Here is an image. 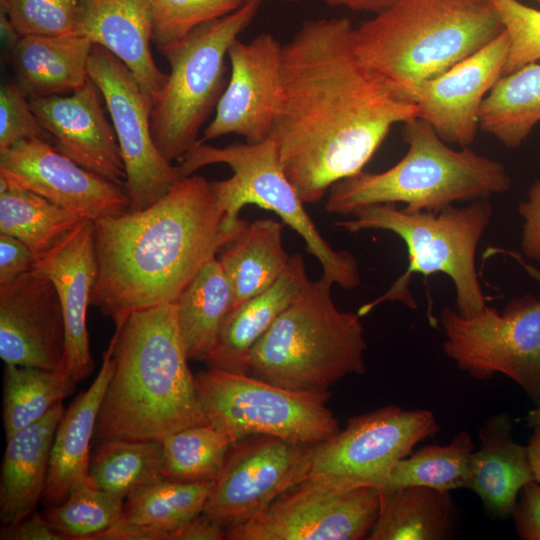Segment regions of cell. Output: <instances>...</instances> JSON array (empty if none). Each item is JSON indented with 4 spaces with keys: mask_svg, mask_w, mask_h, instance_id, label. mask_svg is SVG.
Masks as SVG:
<instances>
[{
    "mask_svg": "<svg viewBox=\"0 0 540 540\" xmlns=\"http://www.w3.org/2000/svg\"><path fill=\"white\" fill-rule=\"evenodd\" d=\"M347 17L309 19L282 45L270 138L304 203L361 171L393 126L418 117L356 55Z\"/></svg>",
    "mask_w": 540,
    "mask_h": 540,
    "instance_id": "obj_1",
    "label": "cell"
},
{
    "mask_svg": "<svg viewBox=\"0 0 540 540\" xmlns=\"http://www.w3.org/2000/svg\"><path fill=\"white\" fill-rule=\"evenodd\" d=\"M224 218L211 182L193 174L148 208L94 222L91 304L116 324L132 312L174 303L239 233L227 232Z\"/></svg>",
    "mask_w": 540,
    "mask_h": 540,
    "instance_id": "obj_2",
    "label": "cell"
},
{
    "mask_svg": "<svg viewBox=\"0 0 540 540\" xmlns=\"http://www.w3.org/2000/svg\"><path fill=\"white\" fill-rule=\"evenodd\" d=\"M114 371L94 438L162 441L207 423L179 333L175 303L132 312L115 324Z\"/></svg>",
    "mask_w": 540,
    "mask_h": 540,
    "instance_id": "obj_3",
    "label": "cell"
},
{
    "mask_svg": "<svg viewBox=\"0 0 540 540\" xmlns=\"http://www.w3.org/2000/svg\"><path fill=\"white\" fill-rule=\"evenodd\" d=\"M504 28L490 0H394L354 27L358 58L409 99L489 44Z\"/></svg>",
    "mask_w": 540,
    "mask_h": 540,
    "instance_id": "obj_4",
    "label": "cell"
},
{
    "mask_svg": "<svg viewBox=\"0 0 540 540\" xmlns=\"http://www.w3.org/2000/svg\"><path fill=\"white\" fill-rule=\"evenodd\" d=\"M404 157L382 172L361 171L333 184L325 203L331 214L348 216L378 203H404L411 210L439 212L457 202L488 200L512 186L504 164L468 147L447 146L424 120L403 124Z\"/></svg>",
    "mask_w": 540,
    "mask_h": 540,
    "instance_id": "obj_5",
    "label": "cell"
},
{
    "mask_svg": "<svg viewBox=\"0 0 540 540\" xmlns=\"http://www.w3.org/2000/svg\"><path fill=\"white\" fill-rule=\"evenodd\" d=\"M334 283L322 275L275 320L251 349L246 374L296 391H328L366 371L361 316L335 305Z\"/></svg>",
    "mask_w": 540,
    "mask_h": 540,
    "instance_id": "obj_6",
    "label": "cell"
},
{
    "mask_svg": "<svg viewBox=\"0 0 540 540\" xmlns=\"http://www.w3.org/2000/svg\"><path fill=\"white\" fill-rule=\"evenodd\" d=\"M350 218L337 221L340 230L356 233L385 230L395 233L405 243L408 267L390 288L375 300L362 305V317L386 301H399L416 308L409 285L412 275L444 273L455 288L456 310L463 316L482 311L486 299L476 269L477 246L487 230L493 207L488 200H475L464 206L450 205L439 212L398 208L394 203L359 207Z\"/></svg>",
    "mask_w": 540,
    "mask_h": 540,
    "instance_id": "obj_7",
    "label": "cell"
},
{
    "mask_svg": "<svg viewBox=\"0 0 540 540\" xmlns=\"http://www.w3.org/2000/svg\"><path fill=\"white\" fill-rule=\"evenodd\" d=\"M182 178L202 167L226 164L233 174L211 182V188L225 213L224 228L237 234L246 220L239 217L249 204L275 212L305 241L306 251L321 264L323 275L345 290L359 286L361 275L356 258L348 251L335 250L320 234L304 202L287 177L274 141L235 142L224 147L197 143L180 160Z\"/></svg>",
    "mask_w": 540,
    "mask_h": 540,
    "instance_id": "obj_8",
    "label": "cell"
},
{
    "mask_svg": "<svg viewBox=\"0 0 540 540\" xmlns=\"http://www.w3.org/2000/svg\"><path fill=\"white\" fill-rule=\"evenodd\" d=\"M262 0H249L236 11L195 28L158 47L170 66L162 90L153 97L151 129L169 161L180 160L199 140V131L227 85L225 59L232 43L255 18Z\"/></svg>",
    "mask_w": 540,
    "mask_h": 540,
    "instance_id": "obj_9",
    "label": "cell"
},
{
    "mask_svg": "<svg viewBox=\"0 0 540 540\" xmlns=\"http://www.w3.org/2000/svg\"><path fill=\"white\" fill-rule=\"evenodd\" d=\"M515 259L540 287V268L514 251L493 249ZM438 321L445 335L444 354L477 380L497 374L508 377L540 403V297L512 299L500 313L485 306L472 316L445 306Z\"/></svg>",
    "mask_w": 540,
    "mask_h": 540,
    "instance_id": "obj_10",
    "label": "cell"
},
{
    "mask_svg": "<svg viewBox=\"0 0 540 540\" xmlns=\"http://www.w3.org/2000/svg\"><path fill=\"white\" fill-rule=\"evenodd\" d=\"M208 422L234 442L251 435L323 442L339 431L328 391H296L248 374L209 367L195 375Z\"/></svg>",
    "mask_w": 540,
    "mask_h": 540,
    "instance_id": "obj_11",
    "label": "cell"
},
{
    "mask_svg": "<svg viewBox=\"0 0 540 540\" xmlns=\"http://www.w3.org/2000/svg\"><path fill=\"white\" fill-rule=\"evenodd\" d=\"M380 508V490L349 488L308 477L264 511L226 529L228 540H359L368 538Z\"/></svg>",
    "mask_w": 540,
    "mask_h": 540,
    "instance_id": "obj_12",
    "label": "cell"
},
{
    "mask_svg": "<svg viewBox=\"0 0 540 540\" xmlns=\"http://www.w3.org/2000/svg\"><path fill=\"white\" fill-rule=\"evenodd\" d=\"M440 429L432 411L386 406L348 419L314 448L309 477L383 489L394 465Z\"/></svg>",
    "mask_w": 540,
    "mask_h": 540,
    "instance_id": "obj_13",
    "label": "cell"
},
{
    "mask_svg": "<svg viewBox=\"0 0 540 540\" xmlns=\"http://www.w3.org/2000/svg\"><path fill=\"white\" fill-rule=\"evenodd\" d=\"M88 72L99 88L116 132L126 169L129 212L150 207L182 179L178 166L158 150L151 129L153 99L127 66L93 44Z\"/></svg>",
    "mask_w": 540,
    "mask_h": 540,
    "instance_id": "obj_14",
    "label": "cell"
},
{
    "mask_svg": "<svg viewBox=\"0 0 540 540\" xmlns=\"http://www.w3.org/2000/svg\"><path fill=\"white\" fill-rule=\"evenodd\" d=\"M316 444L270 435L238 440L214 480L203 513L226 529L261 513L309 477Z\"/></svg>",
    "mask_w": 540,
    "mask_h": 540,
    "instance_id": "obj_15",
    "label": "cell"
},
{
    "mask_svg": "<svg viewBox=\"0 0 540 540\" xmlns=\"http://www.w3.org/2000/svg\"><path fill=\"white\" fill-rule=\"evenodd\" d=\"M0 179L93 222L129 209L123 187L80 166L41 138L24 139L1 152Z\"/></svg>",
    "mask_w": 540,
    "mask_h": 540,
    "instance_id": "obj_16",
    "label": "cell"
},
{
    "mask_svg": "<svg viewBox=\"0 0 540 540\" xmlns=\"http://www.w3.org/2000/svg\"><path fill=\"white\" fill-rule=\"evenodd\" d=\"M282 45L270 33L248 42L235 40L229 48L230 78L213 120L198 142L236 134L248 143L270 137L281 74Z\"/></svg>",
    "mask_w": 540,
    "mask_h": 540,
    "instance_id": "obj_17",
    "label": "cell"
},
{
    "mask_svg": "<svg viewBox=\"0 0 540 540\" xmlns=\"http://www.w3.org/2000/svg\"><path fill=\"white\" fill-rule=\"evenodd\" d=\"M62 306L51 280L36 268L0 285V357L5 364L65 372Z\"/></svg>",
    "mask_w": 540,
    "mask_h": 540,
    "instance_id": "obj_18",
    "label": "cell"
},
{
    "mask_svg": "<svg viewBox=\"0 0 540 540\" xmlns=\"http://www.w3.org/2000/svg\"><path fill=\"white\" fill-rule=\"evenodd\" d=\"M509 50L505 30L482 49L441 75L424 81L410 95L418 118L446 143L471 145L479 129L484 98L503 76Z\"/></svg>",
    "mask_w": 540,
    "mask_h": 540,
    "instance_id": "obj_19",
    "label": "cell"
},
{
    "mask_svg": "<svg viewBox=\"0 0 540 540\" xmlns=\"http://www.w3.org/2000/svg\"><path fill=\"white\" fill-rule=\"evenodd\" d=\"M103 96L89 79L68 96L29 99L55 147L89 171L125 188L126 169L118 138L102 107Z\"/></svg>",
    "mask_w": 540,
    "mask_h": 540,
    "instance_id": "obj_20",
    "label": "cell"
},
{
    "mask_svg": "<svg viewBox=\"0 0 540 540\" xmlns=\"http://www.w3.org/2000/svg\"><path fill=\"white\" fill-rule=\"evenodd\" d=\"M34 268L45 274L57 291L65 322V373L77 385L94 369L86 323L97 274L94 222L84 221L39 258Z\"/></svg>",
    "mask_w": 540,
    "mask_h": 540,
    "instance_id": "obj_21",
    "label": "cell"
},
{
    "mask_svg": "<svg viewBox=\"0 0 540 540\" xmlns=\"http://www.w3.org/2000/svg\"><path fill=\"white\" fill-rule=\"evenodd\" d=\"M74 33L117 57L152 99L166 84L168 74L157 67L151 51L150 0H81Z\"/></svg>",
    "mask_w": 540,
    "mask_h": 540,
    "instance_id": "obj_22",
    "label": "cell"
},
{
    "mask_svg": "<svg viewBox=\"0 0 540 540\" xmlns=\"http://www.w3.org/2000/svg\"><path fill=\"white\" fill-rule=\"evenodd\" d=\"M478 435L480 446L471 455L468 489L491 517L506 520L512 517L523 487L535 481L527 445L514 440L507 413L488 417Z\"/></svg>",
    "mask_w": 540,
    "mask_h": 540,
    "instance_id": "obj_23",
    "label": "cell"
},
{
    "mask_svg": "<svg viewBox=\"0 0 540 540\" xmlns=\"http://www.w3.org/2000/svg\"><path fill=\"white\" fill-rule=\"evenodd\" d=\"M308 282L303 256L299 253L291 255L287 270L270 288L230 311L205 360L208 367L246 374L251 349Z\"/></svg>",
    "mask_w": 540,
    "mask_h": 540,
    "instance_id": "obj_24",
    "label": "cell"
},
{
    "mask_svg": "<svg viewBox=\"0 0 540 540\" xmlns=\"http://www.w3.org/2000/svg\"><path fill=\"white\" fill-rule=\"evenodd\" d=\"M113 343L103 353L92 384L64 412L56 429L42 496L48 507L62 503L74 481L89 473L90 444L107 385L114 371Z\"/></svg>",
    "mask_w": 540,
    "mask_h": 540,
    "instance_id": "obj_25",
    "label": "cell"
},
{
    "mask_svg": "<svg viewBox=\"0 0 540 540\" xmlns=\"http://www.w3.org/2000/svg\"><path fill=\"white\" fill-rule=\"evenodd\" d=\"M64 414L62 403L41 420L6 438L0 478V521L15 524L42 499L52 443Z\"/></svg>",
    "mask_w": 540,
    "mask_h": 540,
    "instance_id": "obj_26",
    "label": "cell"
},
{
    "mask_svg": "<svg viewBox=\"0 0 540 540\" xmlns=\"http://www.w3.org/2000/svg\"><path fill=\"white\" fill-rule=\"evenodd\" d=\"M92 42L81 35H25L11 48L16 83L32 98L72 93L89 79Z\"/></svg>",
    "mask_w": 540,
    "mask_h": 540,
    "instance_id": "obj_27",
    "label": "cell"
},
{
    "mask_svg": "<svg viewBox=\"0 0 540 540\" xmlns=\"http://www.w3.org/2000/svg\"><path fill=\"white\" fill-rule=\"evenodd\" d=\"M282 223L246 221L220 251L218 261L231 285L233 307L270 288L287 270L291 256L282 243Z\"/></svg>",
    "mask_w": 540,
    "mask_h": 540,
    "instance_id": "obj_28",
    "label": "cell"
},
{
    "mask_svg": "<svg viewBox=\"0 0 540 540\" xmlns=\"http://www.w3.org/2000/svg\"><path fill=\"white\" fill-rule=\"evenodd\" d=\"M455 523L450 492L425 486L380 490V508L369 540H443Z\"/></svg>",
    "mask_w": 540,
    "mask_h": 540,
    "instance_id": "obj_29",
    "label": "cell"
},
{
    "mask_svg": "<svg viewBox=\"0 0 540 540\" xmlns=\"http://www.w3.org/2000/svg\"><path fill=\"white\" fill-rule=\"evenodd\" d=\"M174 303L188 359L205 362L233 307L232 288L217 256L198 271Z\"/></svg>",
    "mask_w": 540,
    "mask_h": 540,
    "instance_id": "obj_30",
    "label": "cell"
},
{
    "mask_svg": "<svg viewBox=\"0 0 540 540\" xmlns=\"http://www.w3.org/2000/svg\"><path fill=\"white\" fill-rule=\"evenodd\" d=\"M540 122V64L503 75L484 98L479 129L510 149L522 145Z\"/></svg>",
    "mask_w": 540,
    "mask_h": 540,
    "instance_id": "obj_31",
    "label": "cell"
},
{
    "mask_svg": "<svg viewBox=\"0 0 540 540\" xmlns=\"http://www.w3.org/2000/svg\"><path fill=\"white\" fill-rule=\"evenodd\" d=\"M84 221L62 206L0 179V234L22 241L36 261Z\"/></svg>",
    "mask_w": 540,
    "mask_h": 540,
    "instance_id": "obj_32",
    "label": "cell"
},
{
    "mask_svg": "<svg viewBox=\"0 0 540 540\" xmlns=\"http://www.w3.org/2000/svg\"><path fill=\"white\" fill-rule=\"evenodd\" d=\"M89 476L99 488L126 499L162 478V442L110 439L98 443Z\"/></svg>",
    "mask_w": 540,
    "mask_h": 540,
    "instance_id": "obj_33",
    "label": "cell"
},
{
    "mask_svg": "<svg viewBox=\"0 0 540 540\" xmlns=\"http://www.w3.org/2000/svg\"><path fill=\"white\" fill-rule=\"evenodd\" d=\"M76 384L64 371L5 364L3 427L6 438L41 420Z\"/></svg>",
    "mask_w": 540,
    "mask_h": 540,
    "instance_id": "obj_34",
    "label": "cell"
},
{
    "mask_svg": "<svg viewBox=\"0 0 540 540\" xmlns=\"http://www.w3.org/2000/svg\"><path fill=\"white\" fill-rule=\"evenodd\" d=\"M474 450V441L468 431H461L446 445L421 447L394 465L383 489L425 486L451 492L468 488Z\"/></svg>",
    "mask_w": 540,
    "mask_h": 540,
    "instance_id": "obj_35",
    "label": "cell"
},
{
    "mask_svg": "<svg viewBox=\"0 0 540 540\" xmlns=\"http://www.w3.org/2000/svg\"><path fill=\"white\" fill-rule=\"evenodd\" d=\"M214 480L181 482L162 478L124 501L123 519L170 533L203 512Z\"/></svg>",
    "mask_w": 540,
    "mask_h": 540,
    "instance_id": "obj_36",
    "label": "cell"
},
{
    "mask_svg": "<svg viewBox=\"0 0 540 540\" xmlns=\"http://www.w3.org/2000/svg\"><path fill=\"white\" fill-rule=\"evenodd\" d=\"M161 442L162 475L181 482L215 480L235 443L209 422L185 427Z\"/></svg>",
    "mask_w": 540,
    "mask_h": 540,
    "instance_id": "obj_37",
    "label": "cell"
},
{
    "mask_svg": "<svg viewBox=\"0 0 540 540\" xmlns=\"http://www.w3.org/2000/svg\"><path fill=\"white\" fill-rule=\"evenodd\" d=\"M124 501L95 485L88 473L76 479L67 498L48 506L43 516L67 540H94L122 519Z\"/></svg>",
    "mask_w": 540,
    "mask_h": 540,
    "instance_id": "obj_38",
    "label": "cell"
},
{
    "mask_svg": "<svg viewBox=\"0 0 540 540\" xmlns=\"http://www.w3.org/2000/svg\"><path fill=\"white\" fill-rule=\"evenodd\" d=\"M249 0H150L152 41L161 47L177 41L195 28L224 17Z\"/></svg>",
    "mask_w": 540,
    "mask_h": 540,
    "instance_id": "obj_39",
    "label": "cell"
},
{
    "mask_svg": "<svg viewBox=\"0 0 540 540\" xmlns=\"http://www.w3.org/2000/svg\"><path fill=\"white\" fill-rule=\"evenodd\" d=\"M81 0H0L20 36L74 33Z\"/></svg>",
    "mask_w": 540,
    "mask_h": 540,
    "instance_id": "obj_40",
    "label": "cell"
},
{
    "mask_svg": "<svg viewBox=\"0 0 540 540\" xmlns=\"http://www.w3.org/2000/svg\"><path fill=\"white\" fill-rule=\"evenodd\" d=\"M509 37L503 75L540 59V10L518 0H490Z\"/></svg>",
    "mask_w": 540,
    "mask_h": 540,
    "instance_id": "obj_41",
    "label": "cell"
},
{
    "mask_svg": "<svg viewBox=\"0 0 540 540\" xmlns=\"http://www.w3.org/2000/svg\"><path fill=\"white\" fill-rule=\"evenodd\" d=\"M48 135L17 83H3L0 89V153L24 139L46 140Z\"/></svg>",
    "mask_w": 540,
    "mask_h": 540,
    "instance_id": "obj_42",
    "label": "cell"
},
{
    "mask_svg": "<svg viewBox=\"0 0 540 540\" xmlns=\"http://www.w3.org/2000/svg\"><path fill=\"white\" fill-rule=\"evenodd\" d=\"M518 211L523 219L521 249L525 257L540 264V177L529 187Z\"/></svg>",
    "mask_w": 540,
    "mask_h": 540,
    "instance_id": "obj_43",
    "label": "cell"
},
{
    "mask_svg": "<svg viewBox=\"0 0 540 540\" xmlns=\"http://www.w3.org/2000/svg\"><path fill=\"white\" fill-rule=\"evenodd\" d=\"M520 539L540 540V484L532 481L520 492L512 514Z\"/></svg>",
    "mask_w": 540,
    "mask_h": 540,
    "instance_id": "obj_44",
    "label": "cell"
},
{
    "mask_svg": "<svg viewBox=\"0 0 540 540\" xmlns=\"http://www.w3.org/2000/svg\"><path fill=\"white\" fill-rule=\"evenodd\" d=\"M36 257L19 239L0 234V285L7 284L32 270Z\"/></svg>",
    "mask_w": 540,
    "mask_h": 540,
    "instance_id": "obj_45",
    "label": "cell"
},
{
    "mask_svg": "<svg viewBox=\"0 0 540 540\" xmlns=\"http://www.w3.org/2000/svg\"><path fill=\"white\" fill-rule=\"evenodd\" d=\"M0 539L67 540L48 523L43 514L36 511L15 524L3 525L0 530Z\"/></svg>",
    "mask_w": 540,
    "mask_h": 540,
    "instance_id": "obj_46",
    "label": "cell"
},
{
    "mask_svg": "<svg viewBox=\"0 0 540 540\" xmlns=\"http://www.w3.org/2000/svg\"><path fill=\"white\" fill-rule=\"evenodd\" d=\"M226 527L205 513L193 517L170 533V540H222Z\"/></svg>",
    "mask_w": 540,
    "mask_h": 540,
    "instance_id": "obj_47",
    "label": "cell"
},
{
    "mask_svg": "<svg viewBox=\"0 0 540 540\" xmlns=\"http://www.w3.org/2000/svg\"><path fill=\"white\" fill-rule=\"evenodd\" d=\"M94 540H170L169 533L142 524L120 519L97 534Z\"/></svg>",
    "mask_w": 540,
    "mask_h": 540,
    "instance_id": "obj_48",
    "label": "cell"
},
{
    "mask_svg": "<svg viewBox=\"0 0 540 540\" xmlns=\"http://www.w3.org/2000/svg\"><path fill=\"white\" fill-rule=\"evenodd\" d=\"M394 0H324L333 7H343L354 12L377 13L387 7Z\"/></svg>",
    "mask_w": 540,
    "mask_h": 540,
    "instance_id": "obj_49",
    "label": "cell"
},
{
    "mask_svg": "<svg viewBox=\"0 0 540 540\" xmlns=\"http://www.w3.org/2000/svg\"><path fill=\"white\" fill-rule=\"evenodd\" d=\"M532 428L533 432L529 438L527 449L535 481L540 484V424Z\"/></svg>",
    "mask_w": 540,
    "mask_h": 540,
    "instance_id": "obj_50",
    "label": "cell"
},
{
    "mask_svg": "<svg viewBox=\"0 0 540 540\" xmlns=\"http://www.w3.org/2000/svg\"><path fill=\"white\" fill-rule=\"evenodd\" d=\"M526 421L530 427L540 424V403L528 413Z\"/></svg>",
    "mask_w": 540,
    "mask_h": 540,
    "instance_id": "obj_51",
    "label": "cell"
},
{
    "mask_svg": "<svg viewBox=\"0 0 540 540\" xmlns=\"http://www.w3.org/2000/svg\"><path fill=\"white\" fill-rule=\"evenodd\" d=\"M281 1L294 2V1H298V0H281Z\"/></svg>",
    "mask_w": 540,
    "mask_h": 540,
    "instance_id": "obj_52",
    "label": "cell"
},
{
    "mask_svg": "<svg viewBox=\"0 0 540 540\" xmlns=\"http://www.w3.org/2000/svg\"><path fill=\"white\" fill-rule=\"evenodd\" d=\"M537 1H539V2H540V0H537Z\"/></svg>",
    "mask_w": 540,
    "mask_h": 540,
    "instance_id": "obj_53",
    "label": "cell"
}]
</instances>
